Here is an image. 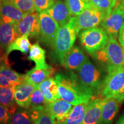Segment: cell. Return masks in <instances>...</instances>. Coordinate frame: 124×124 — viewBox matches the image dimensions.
<instances>
[{
  "label": "cell",
  "instance_id": "cell-3",
  "mask_svg": "<svg viewBox=\"0 0 124 124\" xmlns=\"http://www.w3.org/2000/svg\"><path fill=\"white\" fill-rule=\"evenodd\" d=\"M79 33L72 16L64 25L60 27L54 44V56L62 64L64 56L73 47L77 35Z\"/></svg>",
  "mask_w": 124,
  "mask_h": 124
},
{
  "label": "cell",
  "instance_id": "cell-5",
  "mask_svg": "<svg viewBox=\"0 0 124 124\" xmlns=\"http://www.w3.org/2000/svg\"><path fill=\"white\" fill-rule=\"evenodd\" d=\"M102 98H116L124 101V69L123 67L108 72L105 77L100 93Z\"/></svg>",
  "mask_w": 124,
  "mask_h": 124
},
{
  "label": "cell",
  "instance_id": "cell-20",
  "mask_svg": "<svg viewBox=\"0 0 124 124\" xmlns=\"http://www.w3.org/2000/svg\"><path fill=\"white\" fill-rule=\"evenodd\" d=\"M89 102V101L75 105L66 117L62 120L55 121L56 124H81Z\"/></svg>",
  "mask_w": 124,
  "mask_h": 124
},
{
  "label": "cell",
  "instance_id": "cell-23",
  "mask_svg": "<svg viewBox=\"0 0 124 124\" xmlns=\"http://www.w3.org/2000/svg\"><path fill=\"white\" fill-rule=\"evenodd\" d=\"M16 87H0V105L5 107L12 115L17 110L15 94Z\"/></svg>",
  "mask_w": 124,
  "mask_h": 124
},
{
  "label": "cell",
  "instance_id": "cell-10",
  "mask_svg": "<svg viewBox=\"0 0 124 124\" xmlns=\"http://www.w3.org/2000/svg\"><path fill=\"white\" fill-rule=\"evenodd\" d=\"M15 26L18 36L27 35L31 38H39L40 28L39 13L36 11L26 13Z\"/></svg>",
  "mask_w": 124,
  "mask_h": 124
},
{
  "label": "cell",
  "instance_id": "cell-9",
  "mask_svg": "<svg viewBox=\"0 0 124 124\" xmlns=\"http://www.w3.org/2000/svg\"><path fill=\"white\" fill-rule=\"evenodd\" d=\"M124 22V7L118 2L116 7L103 19L101 26L110 38L117 39Z\"/></svg>",
  "mask_w": 124,
  "mask_h": 124
},
{
  "label": "cell",
  "instance_id": "cell-40",
  "mask_svg": "<svg viewBox=\"0 0 124 124\" xmlns=\"http://www.w3.org/2000/svg\"><path fill=\"white\" fill-rule=\"evenodd\" d=\"M123 68L124 69V63H123Z\"/></svg>",
  "mask_w": 124,
  "mask_h": 124
},
{
  "label": "cell",
  "instance_id": "cell-8",
  "mask_svg": "<svg viewBox=\"0 0 124 124\" xmlns=\"http://www.w3.org/2000/svg\"><path fill=\"white\" fill-rule=\"evenodd\" d=\"M105 17L103 12L90 4L81 14L75 16L76 25L79 32L98 27L101 24Z\"/></svg>",
  "mask_w": 124,
  "mask_h": 124
},
{
  "label": "cell",
  "instance_id": "cell-15",
  "mask_svg": "<svg viewBox=\"0 0 124 124\" xmlns=\"http://www.w3.org/2000/svg\"><path fill=\"white\" fill-rule=\"evenodd\" d=\"M46 12L59 25L60 27L66 24L72 17L65 2L61 0H57Z\"/></svg>",
  "mask_w": 124,
  "mask_h": 124
},
{
  "label": "cell",
  "instance_id": "cell-18",
  "mask_svg": "<svg viewBox=\"0 0 124 124\" xmlns=\"http://www.w3.org/2000/svg\"><path fill=\"white\" fill-rule=\"evenodd\" d=\"M122 103V101L116 98L106 99L102 108L101 124H112Z\"/></svg>",
  "mask_w": 124,
  "mask_h": 124
},
{
  "label": "cell",
  "instance_id": "cell-33",
  "mask_svg": "<svg viewBox=\"0 0 124 124\" xmlns=\"http://www.w3.org/2000/svg\"><path fill=\"white\" fill-rule=\"evenodd\" d=\"M10 114L5 107L0 105V124H8Z\"/></svg>",
  "mask_w": 124,
  "mask_h": 124
},
{
  "label": "cell",
  "instance_id": "cell-19",
  "mask_svg": "<svg viewBox=\"0 0 124 124\" xmlns=\"http://www.w3.org/2000/svg\"><path fill=\"white\" fill-rule=\"evenodd\" d=\"M38 87L43 93L46 103L60 99L58 85L55 77H49L38 85Z\"/></svg>",
  "mask_w": 124,
  "mask_h": 124
},
{
  "label": "cell",
  "instance_id": "cell-17",
  "mask_svg": "<svg viewBox=\"0 0 124 124\" xmlns=\"http://www.w3.org/2000/svg\"><path fill=\"white\" fill-rule=\"evenodd\" d=\"M72 104L60 98L47 103L46 107L55 121L63 119L72 108Z\"/></svg>",
  "mask_w": 124,
  "mask_h": 124
},
{
  "label": "cell",
  "instance_id": "cell-11",
  "mask_svg": "<svg viewBox=\"0 0 124 124\" xmlns=\"http://www.w3.org/2000/svg\"><path fill=\"white\" fill-rule=\"evenodd\" d=\"M106 100L101 98L90 101L81 124H101L102 108Z\"/></svg>",
  "mask_w": 124,
  "mask_h": 124
},
{
  "label": "cell",
  "instance_id": "cell-13",
  "mask_svg": "<svg viewBox=\"0 0 124 124\" xmlns=\"http://www.w3.org/2000/svg\"><path fill=\"white\" fill-rule=\"evenodd\" d=\"M89 58L80 47L73 46L64 56L62 64L69 70H77Z\"/></svg>",
  "mask_w": 124,
  "mask_h": 124
},
{
  "label": "cell",
  "instance_id": "cell-28",
  "mask_svg": "<svg viewBox=\"0 0 124 124\" xmlns=\"http://www.w3.org/2000/svg\"><path fill=\"white\" fill-rule=\"evenodd\" d=\"M118 1L119 0H90V4L103 12L106 17L116 7L119 2Z\"/></svg>",
  "mask_w": 124,
  "mask_h": 124
},
{
  "label": "cell",
  "instance_id": "cell-37",
  "mask_svg": "<svg viewBox=\"0 0 124 124\" xmlns=\"http://www.w3.org/2000/svg\"><path fill=\"white\" fill-rule=\"evenodd\" d=\"M0 54H1V55H4V54H3V49L1 48V47H0Z\"/></svg>",
  "mask_w": 124,
  "mask_h": 124
},
{
  "label": "cell",
  "instance_id": "cell-26",
  "mask_svg": "<svg viewBox=\"0 0 124 124\" xmlns=\"http://www.w3.org/2000/svg\"><path fill=\"white\" fill-rule=\"evenodd\" d=\"M31 46L28 36L24 35L18 36L8 46L5 50L6 57H8L14 51H18L21 53L27 54L29 51Z\"/></svg>",
  "mask_w": 124,
  "mask_h": 124
},
{
  "label": "cell",
  "instance_id": "cell-21",
  "mask_svg": "<svg viewBox=\"0 0 124 124\" xmlns=\"http://www.w3.org/2000/svg\"><path fill=\"white\" fill-rule=\"evenodd\" d=\"M18 35L15 24L5 23L0 20V47L6 50Z\"/></svg>",
  "mask_w": 124,
  "mask_h": 124
},
{
  "label": "cell",
  "instance_id": "cell-4",
  "mask_svg": "<svg viewBox=\"0 0 124 124\" xmlns=\"http://www.w3.org/2000/svg\"><path fill=\"white\" fill-rule=\"evenodd\" d=\"M76 71L80 83L93 93L94 97L100 94L106 77L101 69L88 59Z\"/></svg>",
  "mask_w": 124,
  "mask_h": 124
},
{
  "label": "cell",
  "instance_id": "cell-32",
  "mask_svg": "<svg viewBox=\"0 0 124 124\" xmlns=\"http://www.w3.org/2000/svg\"><path fill=\"white\" fill-rule=\"evenodd\" d=\"M33 1L36 10L38 13L46 11L56 1V0H33Z\"/></svg>",
  "mask_w": 124,
  "mask_h": 124
},
{
  "label": "cell",
  "instance_id": "cell-6",
  "mask_svg": "<svg viewBox=\"0 0 124 124\" xmlns=\"http://www.w3.org/2000/svg\"><path fill=\"white\" fill-rule=\"evenodd\" d=\"M79 39L83 48L93 55L106 46L109 36L103 28L95 27L82 30L79 34Z\"/></svg>",
  "mask_w": 124,
  "mask_h": 124
},
{
  "label": "cell",
  "instance_id": "cell-38",
  "mask_svg": "<svg viewBox=\"0 0 124 124\" xmlns=\"http://www.w3.org/2000/svg\"><path fill=\"white\" fill-rule=\"evenodd\" d=\"M121 3H122V4L123 5V6H124V0H122Z\"/></svg>",
  "mask_w": 124,
  "mask_h": 124
},
{
  "label": "cell",
  "instance_id": "cell-16",
  "mask_svg": "<svg viewBox=\"0 0 124 124\" xmlns=\"http://www.w3.org/2000/svg\"><path fill=\"white\" fill-rule=\"evenodd\" d=\"M24 79V75L10 69L8 65L0 68V87H16Z\"/></svg>",
  "mask_w": 124,
  "mask_h": 124
},
{
  "label": "cell",
  "instance_id": "cell-30",
  "mask_svg": "<svg viewBox=\"0 0 124 124\" xmlns=\"http://www.w3.org/2000/svg\"><path fill=\"white\" fill-rule=\"evenodd\" d=\"M12 2L25 14L36 11L33 0H12Z\"/></svg>",
  "mask_w": 124,
  "mask_h": 124
},
{
  "label": "cell",
  "instance_id": "cell-29",
  "mask_svg": "<svg viewBox=\"0 0 124 124\" xmlns=\"http://www.w3.org/2000/svg\"><path fill=\"white\" fill-rule=\"evenodd\" d=\"M65 4L72 16L79 15L89 5L84 0H65Z\"/></svg>",
  "mask_w": 124,
  "mask_h": 124
},
{
  "label": "cell",
  "instance_id": "cell-1",
  "mask_svg": "<svg viewBox=\"0 0 124 124\" xmlns=\"http://www.w3.org/2000/svg\"><path fill=\"white\" fill-rule=\"evenodd\" d=\"M55 79L58 85L60 98L74 106L87 102L94 97L93 93L80 83L77 74H58Z\"/></svg>",
  "mask_w": 124,
  "mask_h": 124
},
{
  "label": "cell",
  "instance_id": "cell-31",
  "mask_svg": "<svg viewBox=\"0 0 124 124\" xmlns=\"http://www.w3.org/2000/svg\"><path fill=\"white\" fill-rule=\"evenodd\" d=\"M46 104H47V103H46L43 93L39 89L38 86H36L35 89L31 95L30 108L41 106V105H45Z\"/></svg>",
  "mask_w": 124,
  "mask_h": 124
},
{
  "label": "cell",
  "instance_id": "cell-2",
  "mask_svg": "<svg viewBox=\"0 0 124 124\" xmlns=\"http://www.w3.org/2000/svg\"><path fill=\"white\" fill-rule=\"evenodd\" d=\"M93 56L104 67L108 73L123 67L124 48L119 44L117 39L109 37L106 46Z\"/></svg>",
  "mask_w": 124,
  "mask_h": 124
},
{
  "label": "cell",
  "instance_id": "cell-22",
  "mask_svg": "<svg viewBox=\"0 0 124 124\" xmlns=\"http://www.w3.org/2000/svg\"><path fill=\"white\" fill-rule=\"evenodd\" d=\"M28 111L33 124H56L55 120L46 109V105L32 107Z\"/></svg>",
  "mask_w": 124,
  "mask_h": 124
},
{
  "label": "cell",
  "instance_id": "cell-34",
  "mask_svg": "<svg viewBox=\"0 0 124 124\" xmlns=\"http://www.w3.org/2000/svg\"><path fill=\"white\" fill-rule=\"evenodd\" d=\"M118 40L120 44L124 48V22L121 28L118 33Z\"/></svg>",
  "mask_w": 124,
  "mask_h": 124
},
{
  "label": "cell",
  "instance_id": "cell-24",
  "mask_svg": "<svg viewBox=\"0 0 124 124\" xmlns=\"http://www.w3.org/2000/svg\"><path fill=\"white\" fill-rule=\"evenodd\" d=\"M28 59L35 63V67L38 69H47L51 67L46 62V51L38 42L31 46Z\"/></svg>",
  "mask_w": 124,
  "mask_h": 124
},
{
  "label": "cell",
  "instance_id": "cell-25",
  "mask_svg": "<svg viewBox=\"0 0 124 124\" xmlns=\"http://www.w3.org/2000/svg\"><path fill=\"white\" fill-rule=\"evenodd\" d=\"M55 70L52 67L47 69H38L34 67L24 75V80L31 84L38 86L46 79L52 77Z\"/></svg>",
  "mask_w": 124,
  "mask_h": 124
},
{
  "label": "cell",
  "instance_id": "cell-7",
  "mask_svg": "<svg viewBox=\"0 0 124 124\" xmlns=\"http://www.w3.org/2000/svg\"><path fill=\"white\" fill-rule=\"evenodd\" d=\"M40 21L39 40L42 44L53 48L60 26L46 11L39 13Z\"/></svg>",
  "mask_w": 124,
  "mask_h": 124
},
{
  "label": "cell",
  "instance_id": "cell-35",
  "mask_svg": "<svg viewBox=\"0 0 124 124\" xmlns=\"http://www.w3.org/2000/svg\"><path fill=\"white\" fill-rule=\"evenodd\" d=\"M8 59L6 57L5 55H1L0 54V68L2 67L5 65H8Z\"/></svg>",
  "mask_w": 124,
  "mask_h": 124
},
{
  "label": "cell",
  "instance_id": "cell-12",
  "mask_svg": "<svg viewBox=\"0 0 124 124\" xmlns=\"http://www.w3.org/2000/svg\"><path fill=\"white\" fill-rule=\"evenodd\" d=\"M20 10L10 1H0V20L5 23L15 24L24 16Z\"/></svg>",
  "mask_w": 124,
  "mask_h": 124
},
{
  "label": "cell",
  "instance_id": "cell-39",
  "mask_svg": "<svg viewBox=\"0 0 124 124\" xmlns=\"http://www.w3.org/2000/svg\"><path fill=\"white\" fill-rule=\"evenodd\" d=\"M0 1H3V0H0ZM4 1H12V0H4Z\"/></svg>",
  "mask_w": 124,
  "mask_h": 124
},
{
  "label": "cell",
  "instance_id": "cell-27",
  "mask_svg": "<svg viewBox=\"0 0 124 124\" xmlns=\"http://www.w3.org/2000/svg\"><path fill=\"white\" fill-rule=\"evenodd\" d=\"M8 124H33L26 108H20L10 116Z\"/></svg>",
  "mask_w": 124,
  "mask_h": 124
},
{
  "label": "cell",
  "instance_id": "cell-14",
  "mask_svg": "<svg viewBox=\"0 0 124 124\" xmlns=\"http://www.w3.org/2000/svg\"><path fill=\"white\" fill-rule=\"evenodd\" d=\"M36 86L24 79L15 87V98L18 106L26 109L31 107V98Z\"/></svg>",
  "mask_w": 124,
  "mask_h": 124
},
{
  "label": "cell",
  "instance_id": "cell-36",
  "mask_svg": "<svg viewBox=\"0 0 124 124\" xmlns=\"http://www.w3.org/2000/svg\"><path fill=\"white\" fill-rule=\"evenodd\" d=\"M116 124H124V113L120 116Z\"/></svg>",
  "mask_w": 124,
  "mask_h": 124
}]
</instances>
